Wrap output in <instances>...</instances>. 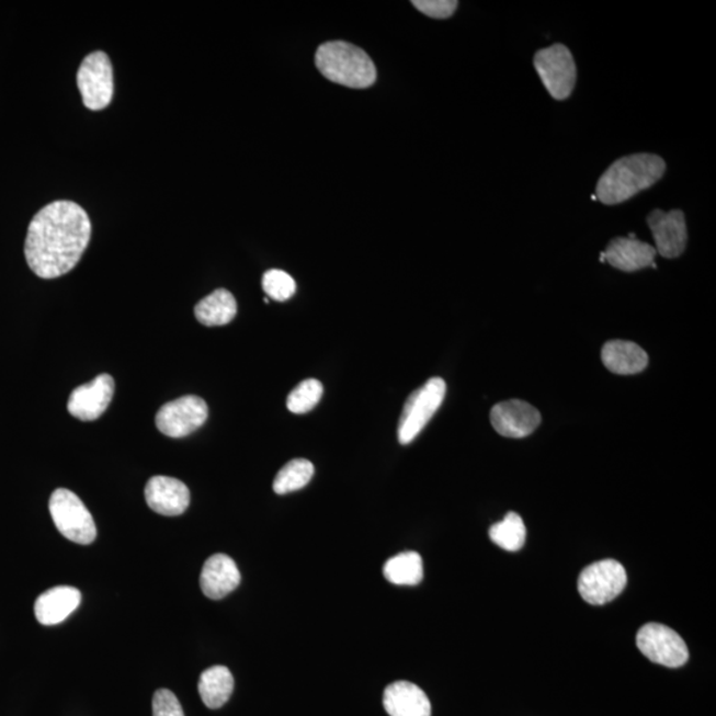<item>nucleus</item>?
<instances>
[{
  "mask_svg": "<svg viewBox=\"0 0 716 716\" xmlns=\"http://www.w3.org/2000/svg\"><path fill=\"white\" fill-rule=\"evenodd\" d=\"M91 236L92 224L84 208L72 201H56L31 220L24 255L35 275L59 277L78 265Z\"/></svg>",
  "mask_w": 716,
  "mask_h": 716,
  "instance_id": "obj_1",
  "label": "nucleus"
},
{
  "mask_svg": "<svg viewBox=\"0 0 716 716\" xmlns=\"http://www.w3.org/2000/svg\"><path fill=\"white\" fill-rule=\"evenodd\" d=\"M664 171L667 163L660 156L638 154L620 158L601 175L595 196L607 206L623 204L656 185Z\"/></svg>",
  "mask_w": 716,
  "mask_h": 716,
  "instance_id": "obj_2",
  "label": "nucleus"
},
{
  "mask_svg": "<svg viewBox=\"0 0 716 716\" xmlns=\"http://www.w3.org/2000/svg\"><path fill=\"white\" fill-rule=\"evenodd\" d=\"M316 67L336 84L365 90L375 84L377 69L364 49L346 42L321 44L315 56Z\"/></svg>",
  "mask_w": 716,
  "mask_h": 716,
  "instance_id": "obj_3",
  "label": "nucleus"
},
{
  "mask_svg": "<svg viewBox=\"0 0 716 716\" xmlns=\"http://www.w3.org/2000/svg\"><path fill=\"white\" fill-rule=\"evenodd\" d=\"M446 396V383L440 377L430 378L420 389L411 393L398 423V440L409 445L422 432Z\"/></svg>",
  "mask_w": 716,
  "mask_h": 716,
  "instance_id": "obj_4",
  "label": "nucleus"
},
{
  "mask_svg": "<svg viewBox=\"0 0 716 716\" xmlns=\"http://www.w3.org/2000/svg\"><path fill=\"white\" fill-rule=\"evenodd\" d=\"M49 512L56 529L73 543L91 544L98 536L91 512L72 491L59 489L49 499Z\"/></svg>",
  "mask_w": 716,
  "mask_h": 716,
  "instance_id": "obj_5",
  "label": "nucleus"
},
{
  "mask_svg": "<svg viewBox=\"0 0 716 716\" xmlns=\"http://www.w3.org/2000/svg\"><path fill=\"white\" fill-rule=\"evenodd\" d=\"M534 66L544 87L555 100H567L572 94L578 79L573 55L562 44H554L537 50Z\"/></svg>",
  "mask_w": 716,
  "mask_h": 716,
  "instance_id": "obj_6",
  "label": "nucleus"
},
{
  "mask_svg": "<svg viewBox=\"0 0 716 716\" xmlns=\"http://www.w3.org/2000/svg\"><path fill=\"white\" fill-rule=\"evenodd\" d=\"M82 103L91 111L105 110L113 98V68L110 57L96 50L82 60L78 71Z\"/></svg>",
  "mask_w": 716,
  "mask_h": 716,
  "instance_id": "obj_7",
  "label": "nucleus"
},
{
  "mask_svg": "<svg viewBox=\"0 0 716 716\" xmlns=\"http://www.w3.org/2000/svg\"><path fill=\"white\" fill-rule=\"evenodd\" d=\"M627 584L626 570L616 560H601L582 570L579 578L581 598L592 605H604L618 598Z\"/></svg>",
  "mask_w": 716,
  "mask_h": 716,
  "instance_id": "obj_8",
  "label": "nucleus"
},
{
  "mask_svg": "<svg viewBox=\"0 0 716 716\" xmlns=\"http://www.w3.org/2000/svg\"><path fill=\"white\" fill-rule=\"evenodd\" d=\"M637 646L651 662L681 668L689 660L686 643L677 632L662 624H646L637 633Z\"/></svg>",
  "mask_w": 716,
  "mask_h": 716,
  "instance_id": "obj_9",
  "label": "nucleus"
},
{
  "mask_svg": "<svg viewBox=\"0 0 716 716\" xmlns=\"http://www.w3.org/2000/svg\"><path fill=\"white\" fill-rule=\"evenodd\" d=\"M207 417L208 408L204 399L185 396L164 404L156 416V424L163 435L183 439L204 427Z\"/></svg>",
  "mask_w": 716,
  "mask_h": 716,
  "instance_id": "obj_10",
  "label": "nucleus"
},
{
  "mask_svg": "<svg viewBox=\"0 0 716 716\" xmlns=\"http://www.w3.org/2000/svg\"><path fill=\"white\" fill-rule=\"evenodd\" d=\"M490 418L493 429L507 439H524L534 433L542 422L538 410L521 399L496 405Z\"/></svg>",
  "mask_w": 716,
  "mask_h": 716,
  "instance_id": "obj_11",
  "label": "nucleus"
},
{
  "mask_svg": "<svg viewBox=\"0 0 716 716\" xmlns=\"http://www.w3.org/2000/svg\"><path fill=\"white\" fill-rule=\"evenodd\" d=\"M646 220L655 237L657 253L669 259L681 257L689 239L684 214L681 211H655Z\"/></svg>",
  "mask_w": 716,
  "mask_h": 716,
  "instance_id": "obj_12",
  "label": "nucleus"
},
{
  "mask_svg": "<svg viewBox=\"0 0 716 716\" xmlns=\"http://www.w3.org/2000/svg\"><path fill=\"white\" fill-rule=\"evenodd\" d=\"M114 395V382L110 375H100L92 383L81 385L68 399L69 414L81 421H96L105 413Z\"/></svg>",
  "mask_w": 716,
  "mask_h": 716,
  "instance_id": "obj_13",
  "label": "nucleus"
},
{
  "mask_svg": "<svg viewBox=\"0 0 716 716\" xmlns=\"http://www.w3.org/2000/svg\"><path fill=\"white\" fill-rule=\"evenodd\" d=\"M656 255L655 247L637 238H614L606 250L601 252L600 262H607L620 271L636 272L648 268L657 269Z\"/></svg>",
  "mask_w": 716,
  "mask_h": 716,
  "instance_id": "obj_14",
  "label": "nucleus"
},
{
  "mask_svg": "<svg viewBox=\"0 0 716 716\" xmlns=\"http://www.w3.org/2000/svg\"><path fill=\"white\" fill-rule=\"evenodd\" d=\"M145 499L151 510L163 516H180L189 509L190 491L183 481L170 478L154 477L145 487Z\"/></svg>",
  "mask_w": 716,
  "mask_h": 716,
  "instance_id": "obj_15",
  "label": "nucleus"
},
{
  "mask_svg": "<svg viewBox=\"0 0 716 716\" xmlns=\"http://www.w3.org/2000/svg\"><path fill=\"white\" fill-rule=\"evenodd\" d=\"M200 582L206 598L220 600L239 587L240 572L230 556L217 554L206 560Z\"/></svg>",
  "mask_w": 716,
  "mask_h": 716,
  "instance_id": "obj_16",
  "label": "nucleus"
},
{
  "mask_svg": "<svg viewBox=\"0 0 716 716\" xmlns=\"http://www.w3.org/2000/svg\"><path fill=\"white\" fill-rule=\"evenodd\" d=\"M384 707L390 716L432 715L428 695L417 684L408 681H398L385 689Z\"/></svg>",
  "mask_w": 716,
  "mask_h": 716,
  "instance_id": "obj_17",
  "label": "nucleus"
},
{
  "mask_svg": "<svg viewBox=\"0 0 716 716\" xmlns=\"http://www.w3.org/2000/svg\"><path fill=\"white\" fill-rule=\"evenodd\" d=\"M81 603V593L73 587H56L48 589L37 598L35 616L42 625L53 626L61 624L78 610Z\"/></svg>",
  "mask_w": 716,
  "mask_h": 716,
  "instance_id": "obj_18",
  "label": "nucleus"
},
{
  "mask_svg": "<svg viewBox=\"0 0 716 716\" xmlns=\"http://www.w3.org/2000/svg\"><path fill=\"white\" fill-rule=\"evenodd\" d=\"M601 359L607 370L621 376L637 375L649 364L648 353L641 346L624 340L606 342Z\"/></svg>",
  "mask_w": 716,
  "mask_h": 716,
  "instance_id": "obj_19",
  "label": "nucleus"
},
{
  "mask_svg": "<svg viewBox=\"0 0 716 716\" xmlns=\"http://www.w3.org/2000/svg\"><path fill=\"white\" fill-rule=\"evenodd\" d=\"M237 300L227 289L219 288L196 304V320L206 327H221L231 322L237 316Z\"/></svg>",
  "mask_w": 716,
  "mask_h": 716,
  "instance_id": "obj_20",
  "label": "nucleus"
},
{
  "mask_svg": "<svg viewBox=\"0 0 716 716\" xmlns=\"http://www.w3.org/2000/svg\"><path fill=\"white\" fill-rule=\"evenodd\" d=\"M198 692L208 708L225 706L234 692L231 671L220 664L208 668L200 678Z\"/></svg>",
  "mask_w": 716,
  "mask_h": 716,
  "instance_id": "obj_21",
  "label": "nucleus"
},
{
  "mask_svg": "<svg viewBox=\"0 0 716 716\" xmlns=\"http://www.w3.org/2000/svg\"><path fill=\"white\" fill-rule=\"evenodd\" d=\"M384 576L395 586H418L423 579L422 557L413 550L391 557L384 566Z\"/></svg>",
  "mask_w": 716,
  "mask_h": 716,
  "instance_id": "obj_22",
  "label": "nucleus"
},
{
  "mask_svg": "<svg viewBox=\"0 0 716 716\" xmlns=\"http://www.w3.org/2000/svg\"><path fill=\"white\" fill-rule=\"evenodd\" d=\"M315 474V467L307 459H294L288 462L274 480V491L277 496L299 491L306 487Z\"/></svg>",
  "mask_w": 716,
  "mask_h": 716,
  "instance_id": "obj_23",
  "label": "nucleus"
},
{
  "mask_svg": "<svg viewBox=\"0 0 716 716\" xmlns=\"http://www.w3.org/2000/svg\"><path fill=\"white\" fill-rule=\"evenodd\" d=\"M525 525L523 519L515 512L507 513L502 522L493 524L490 529V537L493 543L505 550L522 549L525 543Z\"/></svg>",
  "mask_w": 716,
  "mask_h": 716,
  "instance_id": "obj_24",
  "label": "nucleus"
},
{
  "mask_svg": "<svg viewBox=\"0 0 716 716\" xmlns=\"http://www.w3.org/2000/svg\"><path fill=\"white\" fill-rule=\"evenodd\" d=\"M322 393H325V388H322V384L318 379H306L289 393L287 408L291 413H308L320 402Z\"/></svg>",
  "mask_w": 716,
  "mask_h": 716,
  "instance_id": "obj_25",
  "label": "nucleus"
},
{
  "mask_svg": "<svg viewBox=\"0 0 716 716\" xmlns=\"http://www.w3.org/2000/svg\"><path fill=\"white\" fill-rule=\"evenodd\" d=\"M265 295L275 302H287L296 293L294 277L282 270H270L262 279Z\"/></svg>",
  "mask_w": 716,
  "mask_h": 716,
  "instance_id": "obj_26",
  "label": "nucleus"
},
{
  "mask_svg": "<svg viewBox=\"0 0 716 716\" xmlns=\"http://www.w3.org/2000/svg\"><path fill=\"white\" fill-rule=\"evenodd\" d=\"M411 3L422 14L434 19L453 16L456 9H458V2H455V0H414Z\"/></svg>",
  "mask_w": 716,
  "mask_h": 716,
  "instance_id": "obj_27",
  "label": "nucleus"
},
{
  "mask_svg": "<svg viewBox=\"0 0 716 716\" xmlns=\"http://www.w3.org/2000/svg\"><path fill=\"white\" fill-rule=\"evenodd\" d=\"M154 716H185L177 696L168 689L157 690L154 696Z\"/></svg>",
  "mask_w": 716,
  "mask_h": 716,
  "instance_id": "obj_28",
  "label": "nucleus"
}]
</instances>
